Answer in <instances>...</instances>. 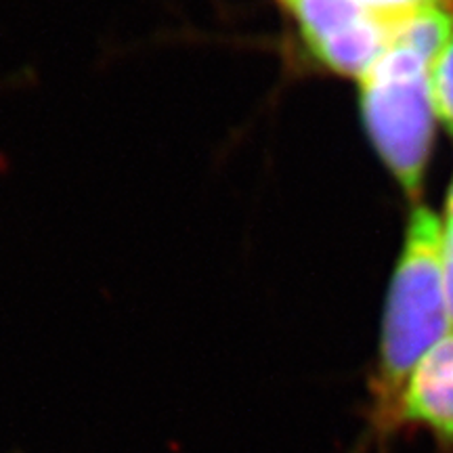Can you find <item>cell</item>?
Returning <instances> with one entry per match:
<instances>
[{"label":"cell","instance_id":"cell-4","mask_svg":"<svg viewBox=\"0 0 453 453\" xmlns=\"http://www.w3.org/2000/svg\"><path fill=\"white\" fill-rule=\"evenodd\" d=\"M390 47V24L372 13L317 44L313 53L338 73L364 78L376 59Z\"/></svg>","mask_w":453,"mask_h":453},{"label":"cell","instance_id":"cell-6","mask_svg":"<svg viewBox=\"0 0 453 453\" xmlns=\"http://www.w3.org/2000/svg\"><path fill=\"white\" fill-rule=\"evenodd\" d=\"M290 13L296 17L300 36L313 50L326 38L365 17L367 11L359 0H296Z\"/></svg>","mask_w":453,"mask_h":453},{"label":"cell","instance_id":"cell-5","mask_svg":"<svg viewBox=\"0 0 453 453\" xmlns=\"http://www.w3.org/2000/svg\"><path fill=\"white\" fill-rule=\"evenodd\" d=\"M453 42V4H434L390 24V47L418 53L430 67Z\"/></svg>","mask_w":453,"mask_h":453},{"label":"cell","instance_id":"cell-11","mask_svg":"<svg viewBox=\"0 0 453 453\" xmlns=\"http://www.w3.org/2000/svg\"><path fill=\"white\" fill-rule=\"evenodd\" d=\"M277 3H280V4H281V7H286L288 11H290V9H292V4H294V3H296V0H277Z\"/></svg>","mask_w":453,"mask_h":453},{"label":"cell","instance_id":"cell-8","mask_svg":"<svg viewBox=\"0 0 453 453\" xmlns=\"http://www.w3.org/2000/svg\"><path fill=\"white\" fill-rule=\"evenodd\" d=\"M359 3L364 4L367 13L384 19L387 24H395L416 11L434 7V4H453V0H359Z\"/></svg>","mask_w":453,"mask_h":453},{"label":"cell","instance_id":"cell-10","mask_svg":"<svg viewBox=\"0 0 453 453\" xmlns=\"http://www.w3.org/2000/svg\"><path fill=\"white\" fill-rule=\"evenodd\" d=\"M453 214V185H451V194H449V202H447V217Z\"/></svg>","mask_w":453,"mask_h":453},{"label":"cell","instance_id":"cell-7","mask_svg":"<svg viewBox=\"0 0 453 453\" xmlns=\"http://www.w3.org/2000/svg\"><path fill=\"white\" fill-rule=\"evenodd\" d=\"M430 93L434 111L453 133V42L430 70Z\"/></svg>","mask_w":453,"mask_h":453},{"label":"cell","instance_id":"cell-3","mask_svg":"<svg viewBox=\"0 0 453 453\" xmlns=\"http://www.w3.org/2000/svg\"><path fill=\"white\" fill-rule=\"evenodd\" d=\"M396 424L399 430H426L439 453H453V334L434 344L411 372Z\"/></svg>","mask_w":453,"mask_h":453},{"label":"cell","instance_id":"cell-9","mask_svg":"<svg viewBox=\"0 0 453 453\" xmlns=\"http://www.w3.org/2000/svg\"><path fill=\"white\" fill-rule=\"evenodd\" d=\"M443 286L449 321L453 324V240H445L443 246Z\"/></svg>","mask_w":453,"mask_h":453},{"label":"cell","instance_id":"cell-1","mask_svg":"<svg viewBox=\"0 0 453 453\" xmlns=\"http://www.w3.org/2000/svg\"><path fill=\"white\" fill-rule=\"evenodd\" d=\"M443 246L439 219L428 208H416L390 283L380 361L370 387V426L355 453H388L390 441L399 433L396 418L405 384L451 324L443 286Z\"/></svg>","mask_w":453,"mask_h":453},{"label":"cell","instance_id":"cell-2","mask_svg":"<svg viewBox=\"0 0 453 453\" xmlns=\"http://www.w3.org/2000/svg\"><path fill=\"white\" fill-rule=\"evenodd\" d=\"M430 67L420 55L388 47L361 78V111L378 154L407 196L422 187L434 137Z\"/></svg>","mask_w":453,"mask_h":453}]
</instances>
